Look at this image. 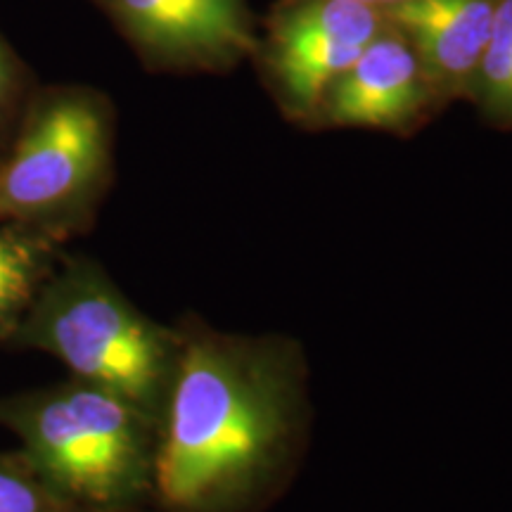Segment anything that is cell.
Segmentation results:
<instances>
[{"label": "cell", "instance_id": "cell-11", "mask_svg": "<svg viewBox=\"0 0 512 512\" xmlns=\"http://www.w3.org/2000/svg\"><path fill=\"white\" fill-rule=\"evenodd\" d=\"M484 110L498 121H512V0H501L489 46L479 64L475 91Z\"/></svg>", "mask_w": 512, "mask_h": 512}, {"label": "cell", "instance_id": "cell-9", "mask_svg": "<svg viewBox=\"0 0 512 512\" xmlns=\"http://www.w3.org/2000/svg\"><path fill=\"white\" fill-rule=\"evenodd\" d=\"M64 252L67 240L48 230L0 223V347L15 335Z\"/></svg>", "mask_w": 512, "mask_h": 512}, {"label": "cell", "instance_id": "cell-12", "mask_svg": "<svg viewBox=\"0 0 512 512\" xmlns=\"http://www.w3.org/2000/svg\"><path fill=\"white\" fill-rule=\"evenodd\" d=\"M17 98H19L17 64L8 53V48L0 43V133L8 128L12 114H15Z\"/></svg>", "mask_w": 512, "mask_h": 512}, {"label": "cell", "instance_id": "cell-8", "mask_svg": "<svg viewBox=\"0 0 512 512\" xmlns=\"http://www.w3.org/2000/svg\"><path fill=\"white\" fill-rule=\"evenodd\" d=\"M501 0H403L387 8L418 55L434 100L472 95Z\"/></svg>", "mask_w": 512, "mask_h": 512}, {"label": "cell", "instance_id": "cell-3", "mask_svg": "<svg viewBox=\"0 0 512 512\" xmlns=\"http://www.w3.org/2000/svg\"><path fill=\"white\" fill-rule=\"evenodd\" d=\"M0 427L69 501L98 512H150L159 425L76 377L0 396Z\"/></svg>", "mask_w": 512, "mask_h": 512}, {"label": "cell", "instance_id": "cell-13", "mask_svg": "<svg viewBox=\"0 0 512 512\" xmlns=\"http://www.w3.org/2000/svg\"><path fill=\"white\" fill-rule=\"evenodd\" d=\"M358 3H366V5H373V8H392V5H399V3H403V0H358Z\"/></svg>", "mask_w": 512, "mask_h": 512}, {"label": "cell", "instance_id": "cell-10", "mask_svg": "<svg viewBox=\"0 0 512 512\" xmlns=\"http://www.w3.org/2000/svg\"><path fill=\"white\" fill-rule=\"evenodd\" d=\"M0 512H98L69 501L31 465L22 448L0 451Z\"/></svg>", "mask_w": 512, "mask_h": 512}, {"label": "cell", "instance_id": "cell-1", "mask_svg": "<svg viewBox=\"0 0 512 512\" xmlns=\"http://www.w3.org/2000/svg\"><path fill=\"white\" fill-rule=\"evenodd\" d=\"M157 432L150 512H259L309 437V368L283 335H233L197 316Z\"/></svg>", "mask_w": 512, "mask_h": 512}, {"label": "cell", "instance_id": "cell-6", "mask_svg": "<svg viewBox=\"0 0 512 512\" xmlns=\"http://www.w3.org/2000/svg\"><path fill=\"white\" fill-rule=\"evenodd\" d=\"M140 53L166 67L214 69L254 50L245 0H100Z\"/></svg>", "mask_w": 512, "mask_h": 512}, {"label": "cell", "instance_id": "cell-5", "mask_svg": "<svg viewBox=\"0 0 512 512\" xmlns=\"http://www.w3.org/2000/svg\"><path fill=\"white\" fill-rule=\"evenodd\" d=\"M382 12L358 0H294L275 19L271 69L292 117L316 119L325 93L382 31Z\"/></svg>", "mask_w": 512, "mask_h": 512}, {"label": "cell", "instance_id": "cell-2", "mask_svg": "<svg viewBox=\"0 0 512 512\" xmlns=\"http://www.w3.org/2000/svg\"><path fill=\"white\" fill-rule=\"evenodd\" d=\"M5 347L50 354L76 380L117 394L159 425L181 330L140 311L98 261L64 252Z\"/></svg>", "mask_w": 512, "mask_h": 512}, {"label": "cell", "instance_id": "cell-7", "mask_svg": "<svg viewBox=\"0 0 512 512\" xmlns=\"http://www.w3.org/2000/svg\"><path fill=\"white\" fill-rule=\"evenodd\" d=\"M434 95L406 36L380 34L325 93L316 117L332 126L403 131Z\"/></svg>", "mask_w": 512, "mask_h": 512}, {"label": "cell", "instance_id": "cell-4", "mask_svg": "<svg viewBox=\"0 0 512 512\" xmlns=\"http://www.w3.org/2000/svg\"><path fill=\"white\" fill-rule=\"evenodd\" d=\"M112 162V117L95 93L50 91L19 121L0 157V223L41 228L62 240L93 226Z\"/></svg>", "mask_w": 512, "mask_h": 512}]
</instances>
